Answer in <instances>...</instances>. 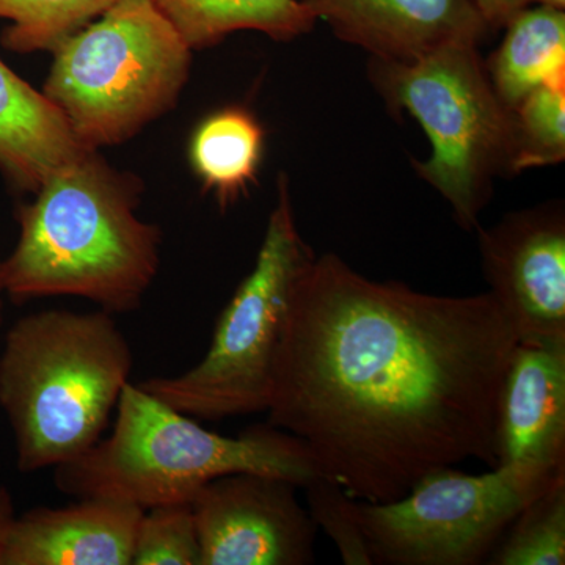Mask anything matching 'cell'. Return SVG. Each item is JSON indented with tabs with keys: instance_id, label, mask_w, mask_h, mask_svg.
<instances>
[{
	"instance_id": "6da1fadb",
	"label": "cell",
	"mask_w": 565,
	"mask_h": 565,
	"mask_svg": "<svg viewBox=\"0 0 565 565\" xmlns=\"http://www.w3.org/2000/svg\"><path fill=\"white\" fill-rule=\"evenodd\" d=\"M516 343L490 292L433 296L315 256L282 322L267 423L300 438L353 500H397L435 468L497 467Z\"/></svg>"
},
{
	"instance_id": "7a4b0ae2",
	"label": "cell",
	"mask_w": 565,
	"mask_h": 565,
	"mask_svg": "<svg viewBox=\"0 0 565 565\" xmlns=\"http://www.w3.org/2000/svg\"><path fill=\"white\" fill-rule=\"evenodd\" d=\"M141 182L88 150L50 174L17 211L20 237L2 259L14 302L79 297L110 315L139 310L161 266L162 232L145 222Z\"/></svg>"
},
{
	"instance_id": "3957f363",
	"label": "cell",
	"mask_w": 565,
	"mask_h": 565,
	"mask_svg": "<svg viewBox=\"0 0 565 565\" xmlns=\"http://www.w3.org/2000/svg\"><path fill=\"white\" fill-rule=\"evenodd\" d=\"M134 366L114 315L46 310L13 323L0 355V407L21 473L79 459L102 440Z\"/></svg>"
},
{
	"instance_id": "277c9868",
	"label": "cell",
	"mask_w": 565,
	"mask_h": 565,
	"mask_svg": "<svg viewBox=\"0 0 565 565\" xmlns=\"http://www.w3.org/2000/svg\"><path fill=\"white\" fill-rule=\"evenodd\" d=\"M234 473L278 476L297 487L322 475L310 449L286 430L264 423L237 437L211 433L129 382L109 437L54 468V484L77 500L107 498L145 511L192 503L212 479Z\"/></svg>"
},
{
	"instance_id": "5b68a950",
	"label": "cell",
	"mask_w": 565,
	"mask_h": 565,
	"mask_svg": "<svg viewBox=\"0 0 565 565\" xmlns=\"http://www.w3.org/2000/svg\"><path fill=\"white\" fill-rule=\"evenodd\" d=\"M52 55L44 96L95 151L172 110L192 63V47L152 0H120Z\"/></svg>"
},
{
	"instance_id": "8992f818",
	"label": "cell",
	"mask_w": 565,
	"mask_h": 565,
	"mask_svg": "<svg viewBox=\"0 0 565 565\" xmlns=\"http://www.w3.org/2000/svg\"><path fill=\"white\" fill-rule=\"evenodd\" d=\"M370 77L390 109L408 111L429 137L430 158L412 159L416 172L462 228H478L494 178L519 173L514 110L494 92L478 46L452 44L408 62L371 57Z\"/></svg>"
},
{
	"instance_id": "52a82bcc",
	"label": "cell",
	"mask_w": 565,
	"mask_h": 565,
	"mask_svg": "<svg viewBox=\"0 0 565 565\" xmlns=\"http://www.w3.org/2000/svg\"><path fill=\"white\" fill-rule=\"evenodd\" d=\"M315 256L297 228L288 177L281 173L255 267L218 318L210 351L192 370L148 379L139 388L195 419L266 412L294 285Z\"/></svg>"
},
{
	"instance_id": "ba28073f",
	"label": "cell",
	"mask_w": 565,
	"mask_h": 565,
	"mask_svg": "<svg viewBox=\"0 0 565 565\" xmlns=\"http://www.w3.org/2000/svg\"><path fill=\"white\" fill-rule=\"evenodd\" d=\"M564 471L498 465L484 475L440 467L386 503L351 500L373 564H486L512 520Z\"/></svg>"
},
{
	"instance_id": "9c48e42d",
	"label": "cell",
	"mask_w": 565,
	"mask_h": 565,
	"mask_svg": "<svg viewBox=\"0 0 565 565\" xmlns=\"http://www.w3.org/2000/svg\"><path fill=\"white\" fill-rule=\"evenodd\" d=\"M288 479L234 473L212 479L192 500L200 565L315 563V525Z\"/></svg>"
},
{
	"instance_id": "30bf717a",
	"label": "cell",
	"mask_w": 565,
	"mask_h": 565,
	"mask_svg": "<svg viewBox=\"0 0 565 565\" xmlns=\"http://www.w3.org/2000/svg\"><path fill=\"white\" fill-rule=\"evenodd\" d=\"M482 273L520 344L565 349L563 204L512 212L479 228Z\"/></svg>"
},
{
	"instance_id": "8fae6325",
	"label": "cell",
	"mask_w": 565,
	"mask_h": 565,
	"mask_svg": "<svg viewBox=\"0 0 565 565\" xmlns=\"http://www.w3.org/2000/svg\"><path fill=\"white\" fill-rule=\"evenodd\" d=\"M338 39L371 57L408 62L490 32L476 0H302Z\"/></svg>"
},
{
	"instance_id": "7c38bea8",
	"label": "cell",
	"mask_w": 565,
	"mask_h": 565,
	"mask_svg": "<svg viewBox=\"0 0 565 565\" xmlns=\"http://www.w3.org/2000/svg\"><path fill=\"white\" fill-rule=\"evenodd\" d=\"M498 465L565 470V349L516 343L498 401Z\"/></svg>"
},
{
	"instance_id": "4fadbf2b",
	"label": "cell",
	"mask_w": 565,
	"mask_h": 565,
	"mask_svg": "<svg viewBox=\"0 0 565 565\" xmlns=\"http://www.w3.org/2000/svg\"><path fill=\"white\" fill-rule=\"evenodd\" d=\"M141 514L107 498L32 509L11 523L2 565H132Z\"/></svg>"
},
{
	"instance_id": "5bb4252c",
	"label": "cell",
	"mask_w": 565,
	"mask_h": 565,
	"mask_svg": "<svg viewBox=\"0 0 565 565\" xmlns=\"http://www.w3.org/2000/svg\"><path fill=\"white\" fill-rule=\"evenodd\" d=\"M85 151L44 93L0 61V173L11 191L33 195Z\"/></svg>"
},
{
	"instance_id": "9a60e30c",
	"label": "cell",
	"mask_w": 565,
	"mask_h": 565,
	"mask_svg": "<svg viewBox=\"0 0 565 565\" xmlns=\"http://www.w3.org/2000/svg\"><path fill=\"white\" fill-rule=\"evenodd\" d=\"M486 68L509 109L541 85L565 81L564 10L535 6L516 13Z\"/></svg>"
},
{
	"instance_id": "2e32d148",
	"label": "cell",
	"mask_w": 565,
	"mask_h": 565,
	"mask_svg": "<svg viewBox=\"0 0 565 565\" xmlns=\"http://www.w3.org/2000/svg\"><path fill=\"white\" fill-rule=\"evenodd\" d=\"M264 131L258 118L241 106L207 115L192 134L189 159L204 192L222 207L245 195L258 177Z\"/></svg>"
},
{
	"instance_id": "e0dca14e",
	"label": "cell",
	"mask_w": 565,
	"mask_h": 565,
	"mask_svg": "<svg viewBox=\"0 0 565 565\" xmlns=\"http://www.w3.org/2000/svg\"><path fill=\"white\" fill-rule=\"evenodd\" d=\"M192 51L221 43L230 33L256 31L275 41L311 32L316 18L302 0H152Z\"/></svg>"
},
{
	"instance_id": "ac0fdd59",
	"label": "cell",
	"mask_w": 565,
	"mask_h": 565,
	"mask_svg": "<svg viewBox=\"0 0 565 565\" xmlns=\"http://www.w3.org/2000/svg\"><path fill=\"white\" fill-rule=\"evenodd\" d=\"M120 0H0V20L10 21L0 41L17 54L54 52Z\"/></svg>"
},
{
	"instance_id": "d6986e66",
	"label": "cell",
	"mask_w": 565,
	"mask_h": 565,
	"mask_svg": "<svg viewBox=\"0 0 565 565\" xmlns=\"http://www.w3.org/2000/svg\"><path fill=\"white\" fill-rule=\"evenodd\" d=\"M486 564H565V476L516 514Z\"/></svg>"
},
{
	"instance_id": "ffe728a7",
	"label": "cell",
	"mask_w": 565,
	"mask_h": 565,
	"mask_svg": "<svg viewBox=\"0 0 565 565\" xmlns=\"http://www.w3.org/2000/svg\"><path fill=\"white\" fill-rule=\"evenodd\" d=\"M516 172L565 158V81L541 85L515 107Z\"/></svg>"
},
{
	"instance_id": "44dd1931",
	"label": "cell",
	"mask_w": 565,
	"mask_h": 565,
	"mask_svg": "<svg viewBox=\"0 0 565 565\" xmlns=\"http://www.w3.org/2000/svg\"><path fill=\"white\" fill-rule=\"evenodd\" d=\"M199 533L191 503L145 509L137 526L132 565H200Z\"/></svg>"
},
{
	"instance_id": "7402d4cb",
	"label": "cell",
	"mask_w": 565,
	"mask_h": 565,
	"mask_svg": "<svg viewBox=\"0 0 565 565\" xmlns=\"http://www.w3.org/2000/svg\"><path fill=\"white\" fill-rule=\"evenodd\" d=\"M308 514L315 525L332 539L345 565H373L366 541L351 511V500L340 482L326 475L315 476L302 487Z\"/></svg>"
},
{
	"instance_id": "603a6c76",
	"label": "cell",
	"mask_w": 565,
	"mask_h": 565,
	"mask_svg": "<svg viewBox=\"0 0 565 565\" xmlns=\"http://www.w3.org/2000/svg\"><path fill=\"white\" fill-rule=\"evenodd\" d=\"M490 31L503 29L520 11L531 6V0H476Z\"/></svg>"
},
{
	"instance_id": "cb8c5ba5",
	"label": "cell",
	"mask_w": 565,
	"mask_h": 565,
	"mask_svg": "<svg viewBox=\"0 0 565 565\" xmlns=\"http://www.w3.org/2000/svg\"><path fill=\"white\" fill-rule=\"evenodd\" d=\"M14 519L17 515H14L13 498L7 487L0 486V565H2L7 533Z\"/></svg>"
},
{
	"instance_id": "d4e9b609",
	"label": "cell",
	"mask_w": 565,
	"mask_h": 565,
	"mask_svg": "<svg viewBox=\"0 0 565 565\" xmlns=\"http://www.w3.org/2000/svg\"><path fill=\"white\" fill-rule=\"evenodd\" d=\"M535 6L550 7V9L564 10L565 0H531Z\"/></svg>"
},
{
	"instance_id": "484cf974",
	"label": "cell",
	"mask_w": 565,
	"mask_h": 565,
	"mask_svg": "<svg viewBox=\"0 0 565 565\" xmlns=\"http://www.w3.org/2000/svg\"><path fill=\"white\" fill-rule=\"evenodd\" d=\"M3 297H6V291H3L2 259H0V329H2L3 321Z\"/></svg>"
}]
</instances>
